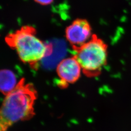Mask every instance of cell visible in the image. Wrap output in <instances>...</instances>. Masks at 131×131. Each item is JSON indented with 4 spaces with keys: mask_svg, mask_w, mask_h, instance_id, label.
Returning <instances> with one entry per match:
<instances>
[{
    "mask_svg": "<svg viewBox=\"0 0 131 131\" xmlns=\"http://www.w3.org/2000/svg\"><path fill=\"white\" fill-rule=\"evenodd\" d=\"M8 45L17 53L24 63L34 65L48 56L52 49L37 37L36 30L24 26L6 38Z\"/></svg>",
    "mask_w": 131,
    "mask_h": 131,
    "instance_id": "7a4b0ae2",
    "label": "cell"
},
{
    "mask_svg": "<svg viewBox=\"0 0 131 131\" xmlns=\"http://www.w3.org/2000/svg\"><path fill=\"white\" fill-rule=\"evenodd\" d=\"M19 82L12 70L7 69L1 70L0 89L1 92L5 96L12 91L17 87Z\"/></svg>",
    "mask_w": 131,
    "mask_h": 131,
    "instance_id": "8992f818",
    "label": "cell"
},
{
    "mask_svg": "<svg viewBox=\"0 0 131 131\" xmlns=\"http://www.w3.org/2000/svg\"><path fill=\"white\" fill-rule=\"evenodd\" d=\"M74 50V57L87 76L99 75L107 64V45L95 35L89 42Z\"/></svg>",
    "mask_w": 131,
    "mask_h": 131,
    "instance_id": "3957f363",
    "label": "cell"
},
{
    "mask_svg": "<svg viewBox=\"0 0 131 131\" xmlns=\"http://www.w3.org/2000/svg\"><path fill=\"white\" fill-rule=\"evenodd\" d=\"M91 27L84 19H76L66 29V37L74 50L82 47L92 38Z\"/></svg>",
    "mask_w": 131,
    "mask_h": 131,
    "instance_id": "277c9868",
    "label": "cell"
},
{
    "mask_svg": "<svg viewBox=\"0 0 131 131\" xmlns=\"http://www.w3.org/2000/svg\"><path fill=\"white\" fill-rule=\"evenodd\" d=\"M37 92L33 84L19 81L15 89L5 95L0 112V131H7L18 122L31 118L35 115L34 105Z\"/></svg>",
    "mask_w": 131,
    "mask_h": 131,
    "instance_id": "6da1fadb",
    "label": "cell"
},
{
    "mask_svg": "<svg viewBox=\"0 0 131 131\" xmlns=\"http://www.w3.org/2000/svg\"><path fill=\"white\" fill-rule=\"evenodd\" d=\"M34 1L38 4L43 5H50L53 1V0H34Z\"/></svg>",
    "mask_w": 131,
    "mask_h": 131,
    "instance_id": "52a82bcc",
    "label": "cell"
},
{
    "mask_svg": "<svg viewBox=\"0 0 131 131\" xmlns=\"http://www.w3.org/2000/svg\"><path fill=\"white\" fill-rule=\"evenodd\" d=\"M81 66L74 56L62 60L57 66L56 71L62 87L76 82L81 76Z\"/></svg>",
    "mask_w": 131,
    "mask_h": 131,
    "instance_id": "5b68a950",
    "label": "cell"
}]
</instances>
